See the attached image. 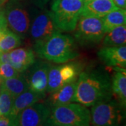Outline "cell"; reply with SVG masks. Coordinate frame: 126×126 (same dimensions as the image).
<instances>
[{"instance_id": "6da1fadb", "label": "cell", "mask_w": 126, "mask_h": 126, "mask_svg": "<svg viewBox=\"0 0 126 126\" xmlns=\"http://www.w3.org/2000/svg\"><path fill=\"white\" fill-rule=\"evenodd\" d=\"M112 96L111 81L107 73L95 69L79 74L74 102L89 107Z\"/></svg>"}, {"instance_id": "7a4b0ae2", "label": "cell", "mask_w": 126, "mask_h": 126, "mask_svg": "<svg viewBox=\"0 0 126 126\" xmlns=\"http://www.w3.org/2000/svg\"><path fill=\"white\" fill-rule=\"evenodd\" d=\"M36 55L41 59L55 63H65L79 56L74 39L56 32L48 39L34 44Z\"/></svg>"}, {"instance_id": "3957f363", "label": "cell", "mask_w": 126, "mask_h": 126, "mask_svg": "<svg viewBox=\"0 0 126 126\" xmlns=\"http://www.w3.org/2000/svg\"><path fill=\"white\" fill-rule=\"evenodd\" d=\"M83 0H56L51 6L55 24L60 32L75 30L83 8Z\"/></svg>"}, {"instance_id": "277c9868", "label": "cell", "mask_w": 126, "mask_h": 126, "mask_svg": "<svg viewBox=\"0 0 126 126\" xmlns=\"http://www.w3.org/2000/svg\"><path fill=\"white\" fill-rule=\"evenodd\" d=\"M49 121L54 126H90V111L79 103H69L50 109Z\"/></svg>"}, {"instance_id": "5b68a950", "label": "cell", "mask_w": 126, "mask_h": 126, "mask_svg": "<svg viewBox=\"0 0 126 126\" xmlns=\"http://www.w3.org/2000/svg\"><path fill=\"white\" fill-rule=\"evenodd\" d=\"M90 110L93 126H121L125 113L116 99L110 98L94 104Z\"/></svg>"}, {"instance_id": "8992f818", "label": "cell", "mask_w": 126, "mask_h": 126, "mask_svg": "<svg viewBox=\"0 0 126 126\" xmlns=\"http://www.w3.org/2000/svg\"><path fill=\"white\" fill-rule=\"evenodd\" d=\"M74 37L83 46L96 45L103 39L106 32L102 18L80 16Z\"/></svg>"}, {"instance_id": "52a82bcc", "label": "cell", "mask_w": 126, "mask_h": 126, "mask_svg": "<svg viewBox=\"0 0 126 126\" xmlns=\"http://www.w3.org/2000/svg\"><path fill=\"white\" fill-rule=\"evenodd\" d=\"M19 0H11L4 10L7 27L18 35L25 37L30 27L29 13Z\"/></svg>"}, {"instance_id": "ba28073f", "label": "cell", "mask_w": 126, "mask_h": 126, "mask_svg": "<svg viewBox=\"0 0 126 126\" xmlns=\"http://www.w3.org/2000/svg\"><path fill=\"white\" fill-rule=\"evenodd\" d=\"M81 67L77 63H72L61 66H50L48 75L46 93H51L62 86L77 80Z\"/></svg>"}, {"instance_id": "9c48e42d", "label": "cell", "mask_w": 126, "mask_h": 126, "mask_svg": "<svg viewBox=\"0 0 126 126\" xmlns=\"http://www.w3.org/2000/svg\"><path fill=\"white\" fill-rule=\"evenodd\" d=\"M50 108L46 103L38 102L18 113L15 118V126H39L50 116Z\"/></svg>"}, {"instance_id": "30bf717a", "label": "cell", "mask_w": 126, "mask_h": 126, "mask_svg": "<svg viewBox=\"0 0 126 126\" xmlns=\"http://www.w3.org/2000/svg\"><path fill=\"white\" fill-rule=\"evenodd\" d=\"M30 36L34 44L46 40L56 32H60L55 24L51 11H44L36 16L30 27Z\"/></svg>"}, {"instance_id": "8fae6325", "label": "cell", "mask_w": 126, "mask_h": 126, "mask_svg": "<svg viewBox=\"0 0 126 126\" xmlns=\"http://www.w3.org/2000/svg\"><path fill=\"white\" fill-rule=\"evenodd\" d=\"M50 64L45 61H35L29 68L25 76L29 89L37 93L46 94L48 85V75Z\"/></svg>"}, {"instance_id": "7c38bea8", "label": "cell", "mask_w": 126, "mask_h": 126, "mask_svg": "<svg viewBox=\"0 0 126 126\" xmlns=\"http://www.w3.org/2000/svg\"><path fill=\"white\" fill-rule=\"evenodd\" d=\"M99 58L108 67H126V46H104L97 52Z\"/></svg>"}, {"instance_id": "4fadbf2b", "label": "cell", "mask_w": 126, "mask_h": 126, "mask_svg": "<svg viewBox=\"0 0 126 126\" xmlns=\"http://www.w3.org/2000/svg\"><path fill=\"white\" fill-rule=\"evenodd\" d=\"M77 88V81L62 86L54 92L49 93L46 104L52 109L74 102Z\"/></svg>"}, {"instance_id": "5bb4252c", "label": "cell", "mask_w": 126, "mask_h": 126, "mask_svg": "<svg viewBox=\"0 0 126 126\" xmlns=\"http://www.w3.org/2000/svg\"><path fill=\"white\" fill-rule=\"evenodd\" d=\"M9 55L11 65L20 73L27 71L36 61L32 50L27 48H16L10 51Z\"/></svg>"}, {"instance_id": "9a60e30c", "label": "cell", "mask_w": 126, "mask_h": 126, "mask_svg": "<svg viewBox=\"0 0 126 126\" xmlns=\"http://www.w3.org/2000/svg\"><path fill=\"white\" fill-rule=\"evenodd\" d=\"M116 9L112 0H93L84 3L81 16L102 18Z\"/></svg>"}, {"instance_id": "2e32d148", "label": "cell", "mask_w": 126, "mask_h": 126, "mask_svg": "<svg viewBox=\"0 0 126 126\" xmlns=\"http://www.w3.org/2000/svg\"><path fill=\"white\" fill-rule=\"evenodd\" d=\"M45 97L46 94L37 93L30 89H27L14 98L13 107L9 115L16 118L23 109L31 106L33 104L41 102L45 98Z\"/></svg>"}, {"instance_id": "e0dca14e", "label": "cell", "mask_w": 126, "mask_h": 126, "mask_svg": "<svg viewBox=\"0 0 126 126\" xmlns=\"http://www.w3.org/2000/svg\"><path fill=\"white\" fill-rule=\"evenodd\" d=\"M116 72L111 81L112 95L121 105L126 108V70L124 68L115 67Z\"/></svg>"}, {"instance_id": "ac0fdd59", "label": "cell", "mask_w": 126, "mask_h": 126, "mask_svg": "<svg viewBox=\"0 0 126 126\" xmlns=\"http://www.w3.org/2000/svg\"><path fill=\"white\" fill-rule=\"evenodd\" d=\"M0 87L7 90L14 98L29 89L26 77L20 74L15 77L2 79Z\"/></svg>"}, {"instance_id": "d6986e66", "label": "cell", "mask_w": 126, "mask_h": 126, "mask_svg": "<svg viewBox=\"0 0 126 126\" xmlns=\"http://www.w3.org/2000/svg\"><path fill=\"white\" fill-rule=\"evenodd\" d=\"M104 30L107 32L112 30L115 27L126 25V10L117 8L113 10L102 18Z\"/></svg>"}, {"instance_id": "ffe728a7", "label": "cell", "mask_w": 126, "mask_h": 126, "mask_svg": "<svg viewBox=\"0 0 126 126\" xmlns=\"http://www.w3.org/2000/svg\"><path fill=\"white\" fill-rule=\"evenodd\" d=\"M104 46H121L126 43V25L115 27L105 34L103 38Z\"/></svg>"}, {"instance_id": "44dd1931", "label": "cell", "mask_w": 126, "mask_h": 126, "mask_svg": "<svg viewBox=\"0 0 126 126\" xmlns=\"http://www.w3.org/2000/svg\"><path fill=\"white\" fill-rule=\"evenodd\" d=\"M21 37L8 28L1 32L0 39V51L10 52L22 44Z\"/></svg>"}, {"instance_id": "7402d4cb", "label": "cell", "mask_w": 126, "mask_h": 126, "mask_svg": "<svg viewBox=\"0 0 126 126\" xmlns=\"http://www.w3.org/2000/svg\"><path fill=\"white\" fill-rule=\"evenodd\" d=\"M14 100V97L7 90L1 88V90H0V116H7L10 114V112L13 107Z\"/></svg>"}, {"instance_id": "603a6c76", "label": "cell", "mask_w": 126, "mask_h": 126, "mask_svg": "<svg viewBox=\"0 0 126 126\" xmlns=\"http://www.w3.org/2000/svg\"><path fill=\"white\" fill-rule=\"evenodd\" d=\"M20 74V73L18 72L11 64L8 63L0 64V78L1 79L15 77Z\"/></svg>"}, {"instance_id": "cb8c5ba5", "label": "cell", "mask_w": 126, "mask_h": 126, "mask_svg": "<svg viewBox=\"0 0 126 126\" xmlns=\"http://www.w3.org/2000/svg\"><path fill=\"white\" fill-rule=\"evenodd\" d=\"M0 126H15V118L11 115L0 116Z\"/></svg>"}, {"instance_id": "d4e9b609", "label": "cell", "mask_w": 126, "mask_h": 126, "mask_svg": "<svg viewBox=\"0 0 126 126\" xmlns=\"http://www.w3.org/2000/svg\"><path fill=\"white\" fill-rule=\"evenodd\" d=\"M6 28H8V27H7V23H6V20L5 18L4 12V10L1 9L0 8V32L4 30Z\"/></svg>"}, {"instance_id": "484cf974", "label": "cell", "mask_w": 126, "mask_h": 126, "mask_svg": "<svg viewBox=\"0 0 126 126\" xmlns=\"http://www.w3.org/2000/svg\"><path fill=\"white\" fill-rule=\"evenodd\" d=\"M8 63L11 64L9 52H1L0 51V64Z\"/></svg>"}, {"instance_id": "4316f807", "label": "cell", "mask_w": 126, "mask_h": 126, "mask_svg": "<svg viewBox=\"0 0 126 126\" xmlns=\"http://www.w3.org/2000/svg\"><path fill=\"white\" fill-rule=\"evenodd\" d=\"M50 0H32L33 4L41 9H44Z\"/></svg>"}, {"instance_id": "83f0119b", "label": "cell", "mask_w": 126, "mask_h": 126, "mask_svg": "<svg viewBox=\"0 0 126 126\" xmlns=\"http://www.w3.org/2000/svg\"><path fill=\"white\" fill-rule=\"evenodd\" d=\"M112 1L117 8L126 10V0H112Z\"/></svg>"}, {"instance_id": "f1b7e54d", "label": "cell", "mask_w": 126, "mask_h": 126, "mask_svg": "<svg viewBox=\"0 0 126 126\" xmlns=\"http://www.w3.org/2000/svg\"><path fill=\"white\" fill-rule=\"evenodd\" d=\"M54 126L53 124H52V123L50 121L49 119L48 118L46 121H44L43 123H41L40 126Z\"/></svg>"}, {"instance_id": "f546056e", "label": "cell", "mask_w": 126, "mask_h": 126, "mask_svg": "<svg viewBox=\"0 0 126 126\" xmlns=\"http://www.w3.org/2000/svg\"><path fill=\"white\" fill-rule=\"evenodd\" d=\"M6 1H7V0H0V6L3 4H4Z\"/></svg>"}, {"instance_id": "4dcf8cb0", "label": "cell", "mask_w": 126, "mask_h": 126, "mask_svg": "<svg viewBox=\"0 0 126 126\" xmlns=\"http://www.w3.org/2000/svg\"><path fill=\"white\" fill-rule=\"evenodd\" d=\"M93 1V0H83V2L86 3V2H88V1Z\"/></svg>"}, {"instance_id": "1f68e13d", "label": "cell", "mask_w": 126, "mask_h": 126, "mask_svg": "<svg viewBox=\"0 0 126 126\" xmlns=\"http://www.w3.org/2000/svg\"><path fill=\"white\" fill-rule=\"evenodd\" d=\"M1 32H0V39H1Z\"/></svg>"}, {"instance_id": "d6a6232c", "label": "cell", "mask_w": 126, "mask_h": 126, "mask_svg": "<svg viewBox=\"0 0 126 126\" xmlns=\"http://www.w3.org/2000/svg\"><path fill=\"white\" fill-rule=\"evenodd\" d=\"M1 80H2V79H1L0 78V83H1Z\"/></svg>"}, {"instance_id": "836d02e7", "label": "cell", "mask_w": 126, "mask_h": 126, "mask_svg": "<svg viewBox=\"0 0 126 126\" xmlns=\"http://www.w3.org/2000/svg\"><path fill=\"white\" fill-rule=\"evenodd\" d=\"M53 1H56V0H53Z\"/></svg>"}, {"instance_id": "e575fe53", "label": "cell", "mask_w": 126, "mask_h": 126, "mask_svg": "<svg viewBox=\"0 0 126 126\" xmlns=\"http://www.w3.org/2000/svg\"><path fill=\"white\" fill-rule=\"evenodd\" d=\"M0 90H1V88H0Z\"/></svg>"}]
</instances>
